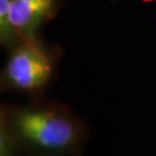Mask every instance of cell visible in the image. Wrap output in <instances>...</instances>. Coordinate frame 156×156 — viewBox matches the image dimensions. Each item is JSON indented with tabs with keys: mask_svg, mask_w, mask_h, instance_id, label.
Here are the masks:
<instances>
[{
	"mask_svg": "<svg viewBox=\"0 0 156 156\" xmlns=\"http://www.w3.org/2000/svg\"><path fill=\"white\" fill-rule=\"evenodd\" d=\"M2 123L28 154L79 156L88 139L87 125L69 106L35 100L26 105H4Z\"/></svg>",
	"mask_w": 156,
	"mask_h": 156,
	"instance_id": "cell-1",
	"label": "cell"
},
{
	"mask_svg": "<svg viewBox=\"0 0 156 156\" xmlns=\"http://www.w3.org/2000/svg\"><path fill=\"white\" fill-rule=\"evenodd\" d=\"M8 50L0 75L1 90L38 98L56 75L60 48L49 44L38 35L20 41Z\"/></svg>",
	"mask_w": 156,
	"mask_h": 156,
	"instance_id": "cell-2",
	"label": "cell"
},
{
	"mask_svg": "<svg viewBox=\"0 0 156 156\" xmlns=\"http://www.w3.org/2000/svg\"><path fill=\"white\" fill-rule=\"evenodd\" d=\"M64 0H0V43L11 49L20 41L42 35L41 29L60 11Z\"/></svg>",
	"mask_w": 156,
	"mask_h": 156,
	"instance_id": "cell-3",
	"label": "cell"
},
{
	"mask_svg": "<svg viewBox=\"0 0 156 156\" xmlns=\"http://www.w3.org/2000/svg\"><path fill=\"white\" fill-rule=\"evenodd\" d=\"M23 149L2 123H0V156H21Z\"/></svg>",
	"mask_w": 156,
	"mask_h": 156,
	"instance_id": "cell-4",
	"label": "cell"
},
{
	"mask_svg": "<svg viewBox=\"0 0 156 156\" xmlns=\"http://www.w3.org/2000/svg\"><path fill=\"white\" fill-rule=\"evenodd\" d=\"M28 156H60V155H51V154H28Z\"/></svg>",
	"mask_w": 156,
	"mask_h": 156,
	"instance_id": "cell-5",
	"label": "cell"
}]
</instances>
